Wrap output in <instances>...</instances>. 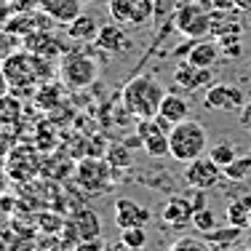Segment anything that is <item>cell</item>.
Listing matches in <instances>:
<instances>
[{
  "label": "cell",
  "mask_w": 251,
  "mask_h": 251,
  "mask_svg": "<svg viewBox=\"0 0 251 251\" xmlns=\"http://www.w3.org/2000/svg\"><path fill=\"white\" fill-rule=\"evenodd\" d=\"M14 208V198L8 193H0V214H8Z\"/></svg>",
  "instance_id": "38"
},
{
  "label": "cell",
  "mask_w": 251,
  "mask_h": 251,
  "mask_svg": "<svg viewBox=\"0 0 251 251\" xmlns=\"http://www.w3.org/2000/svg\"><path fill=\"white\" fill-rule=\"evenodd\" d=\"M208 158L214 160V163L219 166V169H227V166L232 163V160L238 158L235 155V147L230 145V142H219V145H214V147H208Z\"/></svg>",
  "instance_id": "25"
},
{
  "label": "cell",
  "mask_w": 251,
  "mask_h": 251,
  "mask_svg": "<svg viewBox=\"0 0 251 251\" xmlns=\"http://www.w3.org/2000/svg\"><path fill=\"white\" fill-rule=\"evenodd\" d=\"M77 3H83V5H86V3H88V0H77Z\"/></svg>",
  "instance_id": "45"
},
{
  "label": "cell",
  "mask_w": 251,
  "mask_h": 251,
  "mask_svg": "<svg viewBox=\"0 0 251 251\" xmlns=\"http://www.w3.org/2000/svg\"><path fill=\"white\" fill-rule=\"evenodd\" d=\"M97 49H104L107 53H126L131 49V40L126 38L121 25H101L97 35Z\"/></svg>",
  "instance_id": "15"
},
{
  "label": "cell",
  "mask_w": 251,
  "mask_h": 251,
  "mask_svg": "<svg viewBox=\"0 0 251 251\" xmlns=\"http://www.w3.org/2000/svg\"><path fill=\"white\" fill-rule=\"evenodd\" d=\"M8 91H11V86H8V80H5V73H3V67H0V97H5Z\"/></svg>",
  "instance_id": "40"
},
{
  "label": "cell",
  "mask_w": 251,
  "mask_h": 251,
  "mask_svg": "<svg viewBox=\"0 0 251 251\" xmlns=\"http://www.w3.org/2000/svg\"><path fill=\"white\" fill-rule=\"evenodd\" d=\"M22 112H25L22 97H16V94H5V97H0V123L16 126L22 121Z\"/></svg>",
  "instance_id": "21"
},
{
  "label": "cell",
  "mask_w": 251,
  "mask_h": 251,
  "mask_svg": "<svg viewBox=\"0 0 251 251\" xmlns=\"http://www.w3.org/2000/svg\"><path fill=\"white\" fill-rule=\"evenodd\" d=\"M75 179L86 193H104L112 182V166L99 158H83L75 171Z\"/></svg>",
  "instance_id": "6"
},
{
  "label": "cell",
  "mask_w": 251,
  "mask_h": 251,
  "mask_svg": "<svg viewBox=\"0 0 251 251\" xmlns=\"http://www.w3.org/2000/svg\"><path fill=\"white\" fill-rule=\"evenodd\" d=\"M64 222H67V219H62L59 214H40V217H38V227L43 232H49V235H59L62 227H64Z\"/></svg>",
  "instance_id": "33"
},
{
  "label": "cell",
  "mask_w": 251,
  "mask_h": 251,
  "mask_svg": "<svg viewBox=\"0 0 251 251\" xmlns=\"http://www.w3.org/2000/svg\"><path fill=\"white\" fill-rule=\"evenodd\" d=\"M99 22L94 19L91 14H80L73 25H67V35L73 40H80V43H88V40H97L99 35Z\"/></svg>",
  "instance_id": "18"
},
{
  "label": "cell",
  "mask_w": 251,
  "mask_h": 251,
  "mask_svg": "<svg viewBox=\"0 0 251 251\" xmlns=\"http://www.w3.org/2000/svg\"><path fill=\"white\" fill-rule=\"evenodd\" d=\"M166 88L155 75H136L134 80L126 83L123 88V107L136 121H152L158 118L160 104H163Z\"/></svg>",
  "instance_id": "1"
},
{
  "label": "cell",
  "mask_w": 251,
  "mask_h": 251,
  "mask_svg": "<svg viewBox=\"0 0 251 251\" xmlns=\"http://www.w3.org/2000/svg\"><path fill=\"white\" fill-rule=\"evenodd\" d=\"M249 155H251V152H249Z\"/></svg>",
  "instance_id": "47"
},
{
  "label": "cell",
  "mask_w": 251,
  "mask_h": 251,
  "mask_svg": "<svg viewBox=\"0 0 251 251\" xmlns=\"http://www.w3.org/2000/svg\"><path fill=\"white\" fill-rule=\"evenodd\" d=\"M5 184H8V171H5V166L0 163V193H5Z\"/></svg>",
  "instance_id": "41"
},
{
  "label": "cell",
  "mask_w": 251,
  "mask_h": 251,
  "mask_svg": "<svg viewBox=\"0 0 251 251\" xmlns=\"http://www.w3.org/2000/svg\"><path fill=\"white\" fill-rule=\"evenodd\" d=\"M222 51H225V56L238 59L241 56V43H227V46H222Z\"/></svg>",
  "instance_id": "39"
},
{
  "label": "cell",
  "mask_w": 251,
  "mask_h": 251,
  "mask_svg": "<svg viewBox=\"0 0 251 251\" xmlns=\"http://www.w3.org/2000/svg\"><path fill=\"white\" fill-rule=\"evenodd\" d=\"M193 214H195V208L190 203V198H169L166 206L160 208V219L171 230H182V227L193 225Z\"/></svg>",
  "instance_id": "13"
},
{
  "label": "cell",
  "mask_w": 251,
  "mask_h": 251,
  "mask_svg": "<svg viewBox=\"0 0 251 251\" xmlns=\"http://www.w3.org/2000/svg\"><path fill=\"white\" fill-rule=\"evenodd\" d=\"M219 51H222V46H219L217 40H203L201 38V40H195L193 51L187 53V62L195 64V67H201V70H211L219 59Z\"/></svg>",
  "instance_id": "16"
},
{
  "label": "cell",
  "mask_w": 251,
  "mask_h": 251,
  "mask_svg": "<svg viewBox=\"0 0 251 251\" xmlns=\"http://www.w3.org/2000/svg\"><path fill=\"white\" fill-rule=\"evenodd\" d=\"M59 75H62V83L73 91H83L88 88L99 75V64L97 59L88 51H64L62 64H59Z\"/></svg>",
  "instance_id": "3"
},
{
  "label": "cell",
  "mask_w": 251,
  "mask_h": 251,
  "mask_svg": "<svg viewBox=\"0 0 251 251\" xmlns=\"http://www.w3.org/2000/svg\"><path fill=\"white\" fill-rule=\"evenodd\" d=\"M174 83L184 91H206L211 86V70H201L190 62H179L174 70Z\"/></svg>",
  "instance_id": "12"
},
{
  "label": "cell",
  "mask_w": 251,
  "mask_h": 251,
  "mask_svg": "<svg viewBox=\"0 0 251 251\" xmlns=\"http://www.w3.org/2000/svg\"><path fill=\"white\" fill-rule=\"evenodd\" d=\"M19 49H22V38H19V35L8 32V29H0V64H3L11 53H16Z\"/></svg>",
  "instance_id": "29"
},
{
  "label": "cell",
  "mask_w": 251,
  "mask_h": 251,
  "mask_svg": "<svg viewBox=\"0 0 251 251\" xmlns=\"http://www.w3.org/2000/svg\"><path fill=\"white\" fill-rule=\"evenodd\" d=\"M150 222V208L139 206L131 198H118L115 201V225L118 230H128V227H147Z\"/></svg>",
  "instance_id": "11"
},
{
  "label": "cell",
  "mask_w": 251,
  "mask_h": 251,
  "mask_svg": "<svg viewBox=\"0 0 251 251\" xmlns=\"http://www.w3.org/2000/svg\"><path fill=\"white\" fill-rule=\"evenodd\" d=\"M211 3H214V11H232V8H238L235 0H211Z\"/></svg>",
  "instance_id": "37"
},
{
  "label": "cell",
  "mask_w": 251,
  "mask_h": 251,
  "mask_svg": "<svg viewBox=\"0 0 251 251\" xmlns=\"http://www.w3.org/2000/svg\"><path fill=\"white\" fill-rule=\"evenodd\" d=\"M169 150L171 158L179 163H193L208 150V131L198 121H182L169 131Z\"/></svg>",
  "instance_id": "2"
},
{
  "label": "cell",
  "mask_w": 251,
  "mask_h": 251,
  "mask_svg": "<svg viewBox=\"0 0 251 251\" xmlns=\"http://www.w3.org/2000/svg\"><path fill=\"white\" fill-rule=\"evenodd\" d=\"M174 126H169L163 118H152V121H139L136 126V134H139V145L145 147V152L150 158H166L171 155L169 150V131Z\"/></svg>",
  "instance_id": "5"
},
{
  "label": "cell",
  "mask_w": 251,
  "mask_h": 251,
  "mask_svg": "<svg viewBox=\"0 0 251 251\" xmlns=\"http://www.w3.org/2000/svg\"><path fill=\"white\" fill-rule=\"evenodd\" d=\"M241 227H232V225H227V227H217V230H211V232H206V241L211 243L214 249H227V246H232V243L241 238Z\"/></svg>",
  "instance_id": "22"
},
{
  "label": "cell",
  "mask_w": 251,
  "mask_h": 251,
  "mask_svg": "<svg viewBox=\"0 0 251 251\" xmlns=\"http://www.w3.org/2000/svg\"><path fill=\"white\" fill-rule=\"evenodd\" d=\"M249 174H251V155H246V158H235L225 169V176L232 179V182H243Z\"/></svg>",
  "instance_id": "28"
},
{
  "label": "cell",
  "mask_w": 251,
  "mask_h": 251,
  "mask_svg": "<svg viewBox=\"0 0 251 251\" xmlns=\"http://www.w3.org/2000/svg\"><path fill=\"white\" fill-rule=\"evenodd\" d=\"M238 123H241L246 131H251V101H246V104L238 110Z\"/></svg>",
  "instance_id": "36"
},
{
  "label": "cell",
  "mask_w": 251,
  "mask_h": 251,
  "mask_svg": "<svg viewBox=\"0 0 251 251\" xmlns=\"http://www.w3.org/2000/svg\"><path fill=\"white\" fill-rule=\"evenodd\" d=\"M131 11H134V27L145 25L155 14V0H131Z\"/></svg>",
  "instance_id": "30"
},
{
  "label": "cell",
  "mask_w": 251,
  "mask_h": 251,
  "mask_svg": "<svg viewBox=\"0 0 251 251\" xmlns=\"http://www.w3.org/2000/svg\"><path fill=\"white\" fill-rule=\"evenodd\" d=\"M190 112H193V107H190L187 97L174 94V91H166L163 104H160V112H158V115L163 118L169 126H176V123H182V121H190Z\"/></svg>",
  "instance_id": "14"
},
{
  "label": "cell",
  "mask_w": 251,
  "mask_h": 251,
  "mask_svg": "<svg viewBox=\"0 0 251 251\" xmlns=\"http://www.w3.org/2000/svg\"><path fill=\"white\" fill-rule=\"evenodd\" d=\"M121 243H126L128 249L142 251L147 246V230L145 227H128V230H121Z\"/></svg>",
  "instance_id": "26"
},
{
  "label": "cell",
  "mask_w": 251,
  "mask_h": 251,
  "mask_svg": "<svg viewBox=\"0 0 251 251\" xmlns=\"http://www.w3.org/2000/svg\"><path fill=\"white\" fill-rule=\"evenodd\" d=\"M211 11H214L211 0H187L184 5H179L174 16V29L182 32L184 38L201 40L203 35L211 32Z\"/></svg>",
  "instance_id": "4"
},
{
  "label": "cell",
  "mask_w": 251,
  "mask_h": 251,
  "mask_svg": "<svg viewBox=\"0 0 251 251\" xmlns=\"http://www.w3.org/2000/svg\"><path fill=\"white\" fill-rule=\"evenodd\" d=\"M227 225L232 227H249V217H251V195H243L241 201H230L227 203Z\"/></svg>",
  "instance_id": "19"
},
{
  "label": "cell",
  "mask_w": 251,
  "mask_h": 251,
  "mask_svg": "<svg viewBox=\"0 0 251 251\" xmlns=\"http://www.w3.org/2000/svg\"><path fill=\"white\" fill-rule=\"evenodd\" d=\"M59 99H62V88L51 80L43 83V86H38V91H35V101H38V107H43V110H53V104H59Z\"/></svg>",
  "instance_id": "24"
},
{
  "label": "cell",
  "mask_w": 251,
  "mask_h": 251,
  "mask_svg": "<svg viewBox=\"0 0 251 251\" xmlns=\"http://www.w3.org/2000/svg\"><path fill=\"white\" fill-rule=\"evenodd\" d=\"M222 176H225V171L219 169L211 158H206V155L198 160H193V163H187V169H184V182L193 190H203V193L217 187Z\"/></svg>",
  "instance_id": "8"
},
{
  "label": "cell",
  "mask_w": 251,
  "mask_h": 251,
  "mask_svg": "<svg viewBox=\"0 0 251 251\" xmlns=\"http://www.w3.org/2000/svg\"><path fill=\"white\" fill-rule=\"evenodd\" d=\"M249 227H251V217H249Z\"/></svg>",
  "instance_id": "46"
},
{
  "label": "cell",
  "mask_w": 251,
  "mask_h": 251,
  "mask_svg": "<svg viewBox=\"0 0 251 251\" xmlns=\"http://www.w3.org/2000/svg\"><path fill=\"white\" fill-rule=\"evenodd\" d=\"M187 0H155V14L152 22L158 25V29L163 27H174V16L179 11V5H184Z\"/></svg>",
  "instance_id": "20"
},
{
  "label": "cell",
  "mask_w": 251,
  "mask_h": 251,
  "mask_svg": "<svg viewBox=\"0 0 251 251\" xmlns=\"http://www.w3.org/2000/svg\"><path fill=\"white\" fill-rule=\"evenodd\" d=\"M5 171H8V179H16V182H27L38 174L40 169V160H38V152L32 147H14L8 152V158L3 160Z\"/></svg>",
  "instance_id": "9"
},
{
  "label": "cell",
  "mask_w": 251,
  "mask_h": 251,
  "mask_svg": "<svg viewBox=\"0 0 251 251\" xmlns=\"http://www.w3.org/2000/svg\"><path fill=\"white\" fill-rule=\"evenodd\" d=\"M73 251H104V241L101 238H91V241H80Z\"/></svg>",
  "instance_id": "35"
},
{
  "label": "cell",
  "mask_w": 251,
  "mask_h": 251,
  "mask_svg": "<svg viewBox=\"0 0 251 251\" xmlns=\"http://www.w3.org/2000/svg\"><path fill=\"white\" fill-rule=\"evenodd\" d=\"M22 49H27L35 56H46V59H53L67 51L62 46V40L53 35V29H35V32H29L27 38H22Z\"/></svg>",
  "instance_id": "10"
},
{
  "label": "cell",
  "mask_w": 251,
  "mask_h": 251,
  "mask_svg": "<svg viewBox=\"0 0 251 251\" xmlns=\"http://www.w3.org/2000/svg\"><path fill=\"white\" fill-rule=\"evenodd\" d=\"M0 251H11L8 246H5V241H3V235H0Z\"/></svg>",
  "instance_id": "43"
},
{
  "label": "cell",
  "mask_w": 251,
  "mask_h": 251,
  "mask_svg": "<svg viewBox=\"0 0 251 251\" xmlns=\"http://www.w3.org/2000/svg\"><path fill=\"white\" fill-rule=\"evenodd\" d=\"M227 251H249V249H227Z\"/></svg>",
  "instance_id": "44"
},
{
  "label": "cell",
  "mask_w": 251,
  "mask_h": 251,
  "mask_svg": "<svg viewBox=\"0 0 251 251\" xmlns=\"http://www.w3.org/2000/svg\"><path fill=\"white\" fill-rule=\"evenodd\" d=\"M107 14L115 25L121 27H134V11H131V0H110L107 3Z\"/></svg>",
  "instance_id": "23"
},
{
  "label": "cell",
  "mask_w": 251,
  "mask_h": 251,
  "mask_svg": "<svg viewBox=\"0 0 251 251\" xmlns=\"http://www.w3.org/2000/svg\"><path fill=\"white\" fill-rule=\"evenodd\" d=\"M193 227L198 232H211V230H217V217H214V211L208 206H203V208H198V211L193 214Z\"/></svg>",
  "instance_id": "27"
},
{
  "label": "cell",
  "mask_w": 251,
  "mask_h": 251,
  "mask_svg": "<svg viewBox=\"0 0 251 251\" xmlns=\"http://www.w3.org/2000/svg\"><path fill=\"white\" fill-rule=\"evenodd\" d=\"M16 131H14V126H8V123H0V163H3L5 158H8V152L16 147Z\"/></svg>",
  "instance_id": "32"
},
{
  "label": "cell",
  "mask_w": 251,
  "mask_h": 251,
  "mask_svg": "<svg viewBox=\"0 0 251 251\" xmlns=\"http://www.w3.org/2000/svg\"><path fill=\"white\" fill-rule=\"evenodd\" d=\"M169 251H214V246L208 241H201V238H179V241H174V246H171Z\"/></svg>",
  "instance_id": "31"
},
{
  "label": "cell",
  "mask_w": 251,
  "mask_h": 251,
  "mask_svg": "<svg viewBox=\"0 0 251 251\" xmlns=\"http://www.w3.org/2000/svg\"><path fill=\"white\" fill-rule=\"evenodd\" d=\"M107 152H110V155H107V163H110V166H131V152H128V147L112 145Z\"/></svg>",
  "instance_id": "34"
},
{
  "label": "cell",
  "mask_w": 251,
  "mask_h": 251,
  "mask_svg": "<svg viewBox=\"0 0 251 251\" xmlns=\"http://www.w3.org/2000/svg\"><path fill=\"white\" fill-rule=\"evenodd\" d=\"M235 3H238V8H241V11H249V14H251V0H235Z\"/></svg>",
  "instance_id": "42"
},
{
  "label": "cell",
  "mask_w": 251,
  "mask_h": 251,
  "mask_svg": "<svg viewBox=\"0 0 251 251\" xmlns=\"http://www.w3.org/2000/svg\"><path fill=\"white\" fill-rule=\"evenodd\" d=\"M43 11L56 22V25L67 27L83 14V3H77V0H49V3L43 5Z\"/></svg>",
  "instance_id": "17"
},
{
  "label": "cell",
  "mask_w": 251,
  "mask_h": 251,
  "mask_svg": "<svg viewBox=\"0 0 251 251\" xmlns=\"http://www.w3.org/2000/svg\"><path fill=\"white\" fill-rule=\"evenodd\" d=\"M246 104L243 91L238 86H227V83H211L203 94V107L211 112H238Z\"/></svg>",
  "instance_id": "7"
}]
</instances>
